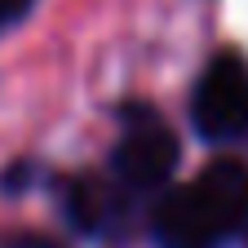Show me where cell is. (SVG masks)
Returning <instances> with one entry per match:
<instances>
[{
	"label": "cell",
	"mask_w": 248,
	"mask_h": 248,
	"mask_svg": "<svg viewBox=\"0 0 248 248\" xmlns=\"http://www.w3.org/2000/svg\"><path fill=\"white\" fill-rule=\"evenodd\" d=\"M248 226V169L239 160H213L195 182L155 204L151 231L160 248H217Z\"/></svg>",
	"instance_id": "6da1fadb"
},
{
	"label": "cell",
	"mask_w": 248,
	"mask_h": 248,
	"mask_svg": "<svg viewBox=\"0 0 248 248\" xmlns=\"http://www.w3.org/2000/svg\"><path fill=\"white\" fill-rule=\"evenodd\" d=\"M191 120L204 142H235L248 133V58L226 49L217 53L191 98Z\"/></svg>",
	"instance_id": "7a4b0ae2"
},
{
	"label": "cell",
	"mask_w": 248,
	"mask_h": 248,
	"mask_svg": "<svg viewBox=\"0 0 248 248\" xmlns=\"http://www.w3.org/2000/svg\"><path fill=\"white\" fill-rule=\"evenodd\" d=\"M177 160H182L177 133L155 111L133 107L129 124H124V133H120V146H115L120 186H129V191H155V186H164L173 177Z\"/></svg>",
	"instance_id": "3957f363"
},
{
	"label": "cell",
	"mask_w": 248,
	"mask_h": 248,
	"mask_svg": "<svg viewBox=\"0 0 248 248\" xmlns=\"http://www.w3.org/2000/svg\"><path fill=\"white\" fill-rule=\"evenodd\" d=\"M62 208H67V222L84 235H107L111 222L120 217V204H115V191L98 177H76L67 182L62 191Z\"/></svg>",
	"instance_id": "277c9868"
},
{
	"label": "cell",
	"mask_w": 248,
	"mask_h": 248,
	"mask_svg": "<svg viewBox=\"0 0 248 248\" xmlns=\"http://www.w3.org/2000/svg\"><path fill=\"white\" fill-rule=\"evenodd\" d=\"M0 248H62V244L36 231H9V235H0Z\"/></svg>",
	"instance_id": "5b68a950"
},
{
	"label": "cell",
	"mask_w": 248,
	"mask_h": 248,
	"mask_svg": "<svg viewBox=\"0 0 248 248\" xmlns=\"http://www.w3.org/2000/svg\"><path fill=\"white\" fill-rule=\"evenodd\" d=\"M31 9H36V0H0V36H5L9 27H18Z\"/></svg>",
	"instance_id": "8992f818"
},
{
	"label": "cell",
	"mask_w": 248,
	"mask_h": 248,
	"mask_svg": "<svg viewBox=\"0 0 248 248\" xmlns=\"http://www.w3.org/2000/svg\"><path fill=\"white\" fill-rule=\"evenodd\" d=\"M244 248H248V226H244Z\"/></svg>",
	"instance_id": "52a82bcc"
}]
</instances>
